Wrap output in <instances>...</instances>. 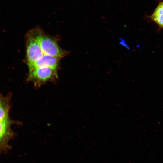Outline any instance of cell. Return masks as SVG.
Segmentation results:
<instances>
[{
    "instance_id": "52a82bcc",
    "label": "cell",
    "mask_w": 163,
    "mask_h": 163,
    "mask_svg": "<svg viewBox=\"0 0 163 163\" xmlns=\"http://www.w3.org/2000/svg\"><path fill=\"white\" fill-rule=\"evenodd\" d=\"M151 17L153 20L163 28V2L159 4Z\"/></svg>"
},
{
    "instance_id": "6da1fadb",
    "label": "cell",
    "mask_w": 163,
    "mask_h": 163,
    "mask_svg": "<svg viewBox=\"0 0 163 163\" xmlns=\"http://www.w3.org/2000/svg\"><path fill=\"white\" fill-rule=\"evenodd\" d=\"M40 45L44 54L61 58L68 54L59 46L56 40L38 28L30 31Z\"/></svg>"
},
{
    "instance_id": "8992f818",
    "label": "cell",
    "mask_w": 163,
    "mask_h": 163,
    "mask_svg": "<svg viewBox=\"0 0 163 163\" xmlns=\"http://www.w3.org/2000/svg\"><path fill=\"white\" fill-rule=\"evenodd\" d=\"M11 98L10 94L6 96H0V120L9 115Z\"/></svg>"
},
{
    "instance_id": "277c9868",
    "label": "cell",
    "mask_w": 163,
    "mask_h": 163,
    "mask_svg": "<svg viewBox=\"0 0 163 163\" xmlns=\"http://www.w3.org/2000/svg\"><path fill=\"white\" fill-rule=\"evenodd\" d=\"M12 122L9 115L0 120V143L1 151L5 152L9 146V141L14 136L11 128Z\"/></svg>"
},
{
    "instance_id": "3957f363",
    "label": "cell",
    "mask_w": 163,
    "mask_h": 163,
    "mask_svg": "<svg viewBox=\"0 0 163 163\" xmlns=\"http://www.w3.org/2000/svg\"><path fill=\"white\" fill-rule=\"evenodd\" d=\"M26 61L28 68L44 54L38 43L30 31L26 40Z\"/></svg>"
},
{
    "instance_id": "5b68a950",
    "label": "cell",
    "mask_w": 163,
    "mask_h": 163,
    "mask_svg": "<svg viewBox=\"0 0 163 163\" xmlns=\"http://www.w3.org/2000/svg\"><path fill=\"white\" fill-rule=\"evenodd\" d=\"M61 59L59 57L44 54L40 59L28 68L29 70L38 67H47L58 70Z\"/></svg>"
},
{
    "instance_id": "7a4b0ae2",
    "label": "cell",
    "mask_w": 163,
    "mask_h": 163,
    "mask_svg": "<svg viewBox=\"0 0 163 163\" xmlns=\"http://www.w3.org/2000/svg\"><path fill=\"white\" fill-rule=\"evenodd\" d=\"M57 70L47 67H40L29 70L27 79L39 87L58 78Z\"/></svg>"
}]
</instances>
